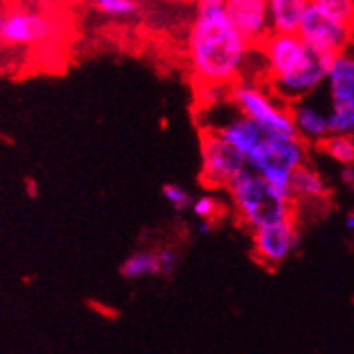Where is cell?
Returning a JSON list of instances; mask_svg holds the SVG:
<instances>
[{
	"instance_id": "cell-20",
	"label": "cell",
	"mask_w": 354,
	"mask_h": 354,
	"mask_svg": "<svg viewBox=\"0 0 354 354\" xmlns=\"http://www.w3.org/2000/svg\"><path fill=\"white\" fill-rule=\"evenodd\" d=\"M162 196L173 210L185 212L191 208L192 198L185 189L176 185V183H166L162 187Z\"/></svg>"
},
{
	"instance_id": "cell-10",
	"label": "cell",
	"mask_w": 354,
	"mask_h": 354,
	"mask_svg": "<svg viewBox=\"0 0 354 354\" xmlns=\"http://www.w3.org/2000/svg\"><path fill=\"white\" fill-rule=\"evenodd\" d=\"M250 233H252L254 257L270 270L281 266L291 256L300 241L296 218L275 222V224L263 226Z\"/></svg>"
},
{
	"instance_id": "cell-16",
	"label": "cell",
	"mask_w": 354,
	"mask_h": 354,
	"mask_svg": "<svg viewBox=\"0 0 354 354\" xmlns=\"http://www.w3.org/2000/svg\"><path fill=\"white\" fill-rule=\"evenodd\" d=\"M317 147H321V150L340 166L354 164V136L351 134L331 133Z\"/></svg>"
},
{
	"instance_id": "cell-18",
	"label": "cell",
	"mask_w": 354,
	"mask_h": 354,
	"mask_svg": "<svg viewBox=\"0 0 354 354\" xmlns=\"http://www.w3.org/2000/svg\"><path fill=\"white\" fill-rule=\"evenodd\" d=\"M192 214L198 218H208V221H215L222 210V205L215 196L212 194H201L198 198L192 199L191 208Z\"/></svg>"
},
{
	"instance_id": "cell-17",
	"label": "cell",
	"mask_w": 354,
	"mask_h": 354,
	"mask_svg": "<svg viewBox=\"0 0 354 354\" xmlns=\"http://www.w3.org/2000/svg\"><path fill=\"white\" fill-rule=\"evenodd\" d=\"M308 4L349 25L354 20V0H308Z\"/></svg>"
},
{
	"instance_id": "cell-19",
	"label": "cell",
	"mask_w": 354,
	"mask_h": 354,
	"mask_svg": "<svg viewBox=\"0 0 354 354\" xmlns=\"http://www.w3.org/2000/svg\"><path fill=\"white\" fill-rule=\"evenodd\" d=\"M90 2L97 11L108 16H131L138 9L134 0H90Z\"/></svg>"
},
{
	"instance_id": "cell-7",
	"label": "cell",
	"mask_w": 354,
	"mask_h": 354,
	"mask_svg": "<svg viewBox=\"0 0 354 354\" xmlns=\"http://www.w3.org/2000/svg\"><path fill=\"white\" fill-rule=\"evenodd\" d=\"M201 183L207 189H227L247 169V162L236 148L212 129H201Z\"/></svg>"
},
{
	"instance_id": "cell-22",
	"label": "cell",
	"mask_w": 354,
	"mask_h": 354,
	"mask_svg": "<svg viewBox=\"0 0 354 354\" xmlns=\"http://www.w3.org/2000/svg\"><path fill=\"white\" fill-rule=\"evenodd\" d=\"M340 180H342L346 185H353L354 187V164H346L340 169Z\"/></svg>"
},
{
	"instance_id": "cell-27",
	"label": "cell",
	"mask_w": 354,
	"mask_h": 354,
	"mask_svg": "<svg viewBox=\"0 0 354 354\" xmlns=\"http://www.w3.org/2000/svg\"><path fill=\"white\" fill-rule=\"evenodd\" d=\"M69 4H82V2H86V0H66Z\"/></svg>"
},
{
	"instance_id": "cell-13",
	"label": "cell",
	"mask_w": 354,
	"mask_h": 354,
	"mask_svg": "<svg viewBox=\"0 0 354 354\" xmlns=\"http://www.w3.org/2000/svg\"><path fill=\"white\" fill-rule=\"evenodd\" d=\"M308 8V0H270V30L273 34H296Z\"/></svg>"
},
{
	"instance_id": "cell-9",
	"label": "cell",
	"mask_w": 354,
	"mask_h": 354,
	"mask_svg": "<svg viewBox=\"0 0 354 354\" xmlns=\"http://www.w3.org/2000/svg\"><path fill=\"white\" fill-rule=\"evenodd\" d=\"M296 34L310 48L337 55L351 46V25L308 4Z\"/></svg>"
},
{
	"instance_id": "cell-11",
	"label": "cell",
	"mask_w": 354,
	"mask_h": 354,
	"mask_svg": "<svg viewBox=\"0 0 354 354\" xmlns=\"http://www.w3.org/2000/svg\"><path fill=\"white\" fill-rule=\"evenodd\" d=\"M270 0H226L227 18L252 46H259L272 34Z\"/></svg>"
},
{
	"instance_id": "cell-21",
	"label": "cell",
	"mask_w": 354,
	"mask_h": 354,
	"mask_svg": "<svg viewBox=\"0 0 354 354\" xmlns=\"http://www.w3.org/2000/svg\"><path fill=\"white\" fill-rule=\"evenodd\" d=\"M157 256H159L160 273L162 275H171V273H175L176 266H178V252L173 247L159 249L157 250Z\"/></svg>"
},
{
	"instance_id": "cell-3",
	"label": "cell",
	"mask_w": 354,
	"mask_h": 354,
	"mask_svg": "<svg viewBox=\"0 0 354 354\" xmlns=\"http://www.w3.org/2000/svg\"><path fill=\"white\" fill-rule=\"evenodd\" d=\"M257 48L265 60V85L288 106L324 85L335 57L310 48L298 34L272 32Z\"/></svg>"
},
{
	"instance_id": "cell-8",
	"label": "cell",
	"mask_w": 354,
	"mask_h": 354,
	"mask_svg": "<svg viewBox=\"0 0 354 354\" xmlns=\"http://www.w3.org/2000/svg\"><path fill=\"white\" fill-rule=\"evenodd\" d=\"M59 24L41 11L12 9L0 12V43L11 46H43L55 43Z\"/></svg>"
},
{
	"instance_id": "cell-15",
	"label": "cell",
	"mask_w": 354,
	"mask_h": 354,
	"mask_svg": "<svg viewBox=\"0 0 354 354\" xmlns=\"http://www.w3.org/2000/svg\"><path fill=\"white\" fill-rule=\"evenodd\" d=\"M120 273L122 277H125L129 281L159 275L160 265L157 250H138V252L131 254V256L122 263Z\"/></svg>"
},
{
	"instance_id": "cell-12",
	"label": "cell",
	"mask_w": 354,
	"mask_h": 354,
	"mask_svg": "<svg viewBox=\"0 0 354 354\" xmlns=\"http://www.w3.org/2000/svg\"><path fill=\"white\" fill-rule=\"evenodd\" d=\"M289 109H291L296 136L307 145H319L331 134L328 111L308 102L307 97L289 104Z\"/></svg>"
},
{
	"instance_id": "cell-26",
	"label": "cell",
	"mask_w": 354,
	"mask_h": 354,
	"mask_svg": "<svg viewBox=\"0 0 354 354\" xmlns=\"http://www.w3.org/2000/svg\"><path fill=\"white\" fill-rule=\"evenodd\" d=\"M351 46L354 48V20L353 24H351Z\"/></svg>"
},
{
	"instance_id": "cell-23",
	"label": "cell",
	"mask_w": 354,
	"mask_h": 354,
	"mask_svg": "<svg viewBox=\"0 0 354 354\" xmlns=\"http://www.w3.org/2000/svg\"><path fill=\"white\" fill-rule=\"evenodd\" d=\"M214 226V221H208V218H198V233L199 234H208Z\"/></svg>"
},
{
	"instance_id": "cell-5",
	"label": "cell",
	"mask_w": 354,
	"mask_h": 354,
	"mask_svg": "<svg viewBox=\"0 0 354 354\" xmlns=\"http://www.w3.org/2000/svg\"><path fill=\"white\" fill-rule=\"evenodd\" d=\"M227 99L243 117L273 131L296 134L289 106L275 97L261 82L240 80L227 88Z\"/></svg>"
},
{
	"instance_id": "cell-6",
	"label": "cell",
	"mask_w": 354,
	"mask_h": 354,
	"mask_svg": "<svg viewBox=\"0 0 354 354\" xmlns=\"http://www.w3.org/2000/svg\"><path fill=\"white\" fill-rule=\"evenodd\" d=\"M330 108L328 122L335 134L354 136V48L340 51L333 57L328 69L326 82Z\"/></svg>"
},
{
	"instance_id": "cell-4",
	"label": "cell",
	"mask_w": 354,
	"mask_h": 354,
	"mask_svg": "<svg viewBox=\"0 0 354 354\" xmlns=\"http://www.w3.org/2000/svg\"><path fill=\"white\" fill-rule=\"evenodd\" d=\"M241 226L249 231L296 218V201L275 189L265 176L247 167L226 189Z\"/></svg>"
},
{
	"instance_id": "cell-14",
	"label": "cell",
	"mask_w": 354,
	"mask_h": 354,
	"mask_svg": "<svg viewBox=\"0 0 354 354\" xmlns=\"http://www.w3.org/2000/svg\"><path fill=\"white\" fill-rule=\"evenodd\" d=\"M328 192L330 189H328L326 180L319 171H315L314 167L304 164L292 173L291 194L296 205L300 201H321L326 198Z\"/></svg>"
},
{
	"instance_id": "cell-25",
	"label": "cell",
	"mask_w": 354,
	"mask_h": 354,
	"mask_svg": "<svg viewBox=\"0 0 354 354\" xmlns=\"http://www.w3.org/2000/svg\"><path fill=\"white\" fill-rule=\"evenodd\" d=\"M198 2V6H203V4H218V6H224V2L226 0H196Z\"/></svg>"
},
{
	"instance_id": "cell-24",
	"label": "cell",
	"mask_w": 354,
	"mask_h": 354,
	"mask_svg": "<svg viewBox=\"0 0 354 354\" xmlns=\"http://www.w3.org/2000/svg\"><path fill=\"white\" fill-rule=\"evenodd\" d=\"M346 227L351 231V233L354 234V214L347 215V218H346Z\"/></svg>"
},
{
	"instance_id": "cell-1",
	"label": "cell",
	"mask_w": 354,
	"mask_h": 354,
	"mask_svg": "<svg viewBox=\"0 0 354 354\" xmlns=\"http://www.w3.org/2000/svg\"><path fill=\"white\" fill-rule=\"evenodd\" d=\"M254 46L227 18L224 6H198L187 35V55L199 90L230 88L247 78Z\"/></svg>"
},
{
	"instance_id": "cell-2",
	"label": "cell",
	"mask_w": 354,
	"mask_h": 354,
	"mask_svg": "<svg viewBox=\"0 0 354 354\" xmlns=\"http://www.w3.org/2000/svg\"><path fill=\"white\" fill-rule=\"evenodd\" d=\"M245 159L247 167L265 176L273 187L291 196L292 173L307 164V147L296 134L281 133L243 117L238 111L214 129Z\"/></svg>"
}]
</instances>
